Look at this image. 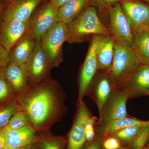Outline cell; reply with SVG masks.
Here are the masks:
<instances>
[{
    "mask_svg": "<svg viewBox=\"0 0 149 149\" xmlns=\"http://www.w3.org/2000/svg\"><path fill=\"white\" fill-rule=\"evenodd\" d=\"M69 1L70 0H50V1L57 6L58 7H60Z\"/></svg>",
    "mask_w": 149,
    "mask_h": 149,
    "instance_id": "cell-35",
    "label": "cell"
},
{
    "mask_svg": "<svg viewBox=\"0 0 149 149\" xmlns=\"http://www.w3.org/2000/svg\"><path fill=\"white\" fill-rule=\"evenodd\" d=\"M11 61L9 52L0 43V71Z\"/></svg>",
    "mask_w": 149,
    "mask_h": 149,
    "instance_id": "cell-33",
    "label": "cell"
},
{
    "mask_svg": "<svg viewBox=\"0 0 149 149\" xmlns=\"http://www.w3.org/2000/svg\"><path fill=\"white\" fill-rule=\"evenodd\" d=\"M142 64L132 47L115 39L113 63L109 73L117 88Z\"/></svg>",
    "mask_w": 149,
    "mask_h": 149,
    "instance_id": "cell-3",
    "label": "cell"
},
{
    "mask_svg": "<svg viewBox=\"0 0 149 149\" xmlns=\"http://www.w3.org/2000/svg\"><path fill=\"white\" fill-rule=\"evenodd\" d=\"M149 123V120L144 121L129 116L121 118L111 121L103 126H96L95 130L97 134L104 138L111 136L116 131L132 125H144Z\"/></svg>",
    "mask_w": 149,
    "mask_h": 149,
    "instance_id": "cell-21",
    "label": "cell"
},
{
    "mask_svg": "<svg viewBox=\"0 0 149 149\" xmlns=\"http://www.w3.org/2000/svg\"><path fill=\"white\" fill-rule=\"evenodd\" d=\"M5 7V4H4L3 3L0 2V19H1V16L3 10Z\"/></svg>",
    "mask_w": 149,
    "mask_h": 149,
    "instance_id": "cell-37",
    "label": "cell"
},
{
    "mask_svg": "<svg viewBox=\"0 0 149 149\" xmlns=\"http://www.w3.org/2000/svg\"><path fill=\"white\" fill-rule=\"evenodd\" d=\"M30 19L27 21H1L0 43L10 52L12 48L24 35L30 32Z\"/></svg>",
    "mask_w": 149,
    "mask_h": 149,
    "instance_id": "cell-13",
    "label": "cell"
},
{
    "mask_svg": "<svg viewBox=\"0 0 149 149\" xmlns=\"http://www.w3.org/2000/svg\"><path fill=\"white\" fill-rule=\"evenodd\" d=\"M65 95L59 84L50 78L35 85L15 97L19 110L26 114L37 132L50 129L66 114Z\"/></svg>",
    "mask_w": 149,
    "mask_h": 149,
    "instance_id": "cell-1",
    "label": "cell"
},
{
    "mask_svg": "<svg viewBox=\"0 0 149 149\" xmlns=\"http://www.w3.org/2000/svg\"><path fill=\"white\" fill-rule=\"evenodd\" d=\"M6 147L5 136L4 128H0V149Z\"/></svg>",
    "mask_w": 149,
    "mask_h": 149,
    "instance_id": "cell-34",
    "label": "cell"
},
{
    "mask_svg": "<svg viewBox=\"0 0 149 149\" xmlns=\"http://www.w3.org/2000/svg\"><path fill=\"white\" fill-rule=\"evenodd\" d=\"M4 128L6 145L10 148L21 149L37 141V132L30 125L15 130Z\"/></svg>",
    "mask_w": 149,
    "mask_h": 149,
    "instance_id": "cell-18",
    "label": "cell"
},
{
    "mask_svg": "<svg viewBox=\"0 0 149 149\" xmlns=\"http://www.w3.org/2000/svg\"><path fill=\"white\" fill-rule=\"evenodd\" d=\"M149 140V123L144 125L129 148L144 149Z\"/></svg>",
    "mask_w": 149,
    "mask_h": 149,
    "instance_id": "cell-28",
    "label": "cell"
},
{
    "mask_svg": "<svg viewBox=\"0 0 149 149\" xmlns=\"http://www.w3.org/2000/svg\"><path fill=\"white\" fill-rule=\"evenodd\" d=\"M98 118L91 114L85 121V129L86 142L89 143L95 137V125Z\"/></svg>",
    "mask_w": 149,
    "mask_h": 149,
    "instance_id": "cell-29",
    "label": "cell"
},
{
    "mask_svg": "<svg viewBox=\"0 0 149 149\" xmlns=\"http://www.w3.org/2000/svg\"><path fill=\"white\" fill-rule=\"evenodd\" d=\"M117 88L128 99L149 95V65H141Z\"/></svg>",
    "mask_w": 149,
    "mask_h": 149,
    "instance_id": "cell-6",
    "label": "cell"
},
{
    "mask_svg": "<svg viewBox=\"0 0 149 149\" xmlns=\"http://www.w3.org/2000/svg\"><path fill=\"white\" fill-rule=\"evenodd\" d=\"M37 42L29 32L19 40L10 52L11 61L26 64L31 58Z\"/></svg>",
    "mask_w": 149,
    "mask_h": 149,
    "instance_id": "cell-19",
    "label": "cell"
},
{
    "mask_svg": "<svg viewBox=\"0 0 149 149\" xmlns=\"http://www.w3.org/2000/svg\"><path fill=\"white\" fill-rule=\"evenodd\" d=\"M21 149H37V146H36V143L32 144V145H30V146H28L25 147Z\"/></svg>",
    "mask_w": 149,
    "mask_h": 149,
    "instance_id": "cell-36",
    "label": "cell"
},
{
    "mask_svg": "<svg viewBox=\"0 0 149 149\" xmlns=\"http://www.w3.org/2000/svg\"><path fill=\"white\" fill-rule=\"evenodd\" d=\"M136 1H140L143 2L145 3H146L147 4L149 5V0H136Z\"/></svg>",
    "mask_w": 149,
    "mask_h": 149,
    "instance_id": "cell-39",
    "label": "cell"
},
{
    "mask_svg": "<svg viewBox=\"0 0 149 149\" xmlns=\"http://www.w3.org/2000/svg\"><path fill=\"white\" fill-rule=\"evenodd\" d=\"M119 149H130L129 148H125V147L122 146H121V147Z\"/></svg>",
    "mask_w": 149,
    "mask_h": 149,
    "instance_id": "cell-41",
    "label": "cell"
},
{
    "mask_svg": "<svg viewBox=\"0 0 149 149\" xmlns=\"http://www.w3.org/2000/svg\"><path fill=\"white\" fill-rule=\"evenodd\" d=\"M107 14L109 21L108 28L111 35L116 40H120L132 47V30L120 2L111 6L108 10Z\"/></svg>",
    "mask_w": 149,
    "mask_h": 149,
    "instance_id": "cell-8",
    "label": "cell"
},
{
    "mask_svg": "<svg viewBox=\"0 0 149 149\" xmlns=\"http://www.w3.org/2000/svg\"><path fill=\"white\" fill-rule=\"evenodd\" d=\"M42 0H14L3 10L1 21H27Z\"/></svg>",
    "mask_w": 149,
    "mask_h": 149,
    "instance_id": "cell-15",
    "label": "cell"
},
{
    "mask_svg": "<svg viewBox=\"0 0 149 149\" xmlns=\"http://www.w3.org/2000/svg\"><path fill=\"white\" fill-rule=\"evenodd\" d=\"M120 3L131 30L149 29V5L136 0L123 1Z\"/></svg>",
    "mask_w": 149,
    "mask_h": 149,
    "instance_id": "cell-14",
    "label": "cell"
},
{
    "mask_svg": "<svg viewBox=\"0 0 149 149\" xmlns=\"http://www.w3.org/2000/svg\"><path fill=\"white\" fill-rule=\"evenodd\" d=\"M144 149H149V140L148 142V143H147L146 146Z\"/></svg>",
    "mask_w": 149,
    "mask_h": 149,
    "instance_id": "cell-40",
    "label": "cell"
},
{
    "mask_svg": "<svg viewBox=\"0 0 149 149\" xmlns=\"http://www.w3.org/2000/svg\"><path fill=\"white\" fill-rule=\"evenodd\" d=\"M59 7L50 1L37 11L30 18V33L37 42L54 25L59 22L58 15Z\"/></svg>",
    "mask_w": 149,
    "mask_h": 149,
    "instance_id": "cell-5",
    "label": "cell"
},
{
    "mask_svg": "<svg viewBox=\"0 0 149 149\" xmlns=\"http://www.w3.org/2000/svg\"><path fill=\"white\" fill-rule=\"evenodd\" d=\"M77 111L67 140V149H81L86 142L85 123L91 114L83 101L77 103Z\"/></svg>",
    "mask_w": 149,
    "mask_h": 149,
    "instance_id": "cell-12",
    "label": "cell"
},
{
    "mask_svg": "<svg viewBox=\"0 0 149 149\" xmlns=\"http://www.w3.org/2000/svg\"><path fill=\"white\" fill-rule=\"evenodd\" d=\"M128 100L125 94L116 88L104 105L95 125L103 126L113 120L128 116L126 108Z\"/></svg>",
    "mask_w": 149,
    "mask_h": 149,
    "instance_id": "cell-9",
    "label": "cell"
},
{
    "mask_svg": "<svg viewBox=\"0 0 149 149\" xmlns=\"http://www.w3.org/2000/svg\"><path fill=\"white\" fill-rule=\"evenodd\" d=\"M35 143L37 149H65L67 140L64 137L54 135L49 129L37 132Z\"/></svg>",
    "mask_w": 149,
    "mask_h": 149,
    "instance_id": "cell-23",
    "label": "cell"
},
{
    "mask_svg": "<svg viewBox=\"0 0 149 149\" xmlns=\"http://www.w3.org/2000/svg\"><path fill=\"white\" fill-rule=\"evenodd\" d=\"M143 126H128L116 131L111 136L116 138L123 147L129 148Z\"/></svg>",
    "mask_w": 149,
    "mask_h": 149,
    "instance_id": "cell-24",
    "label": "cell"
},
{
    "mask_svg": "<svg viewBox=\"0 0 149 149\" xmlns=\"http://www.w3.org/2000/svg\"><path fill=\"white\" fill-rule=\"evenodd\" d=\"M121 146L119 141L111 136L106 137L103 142V148L104 149H119Z\"/></svg>",
    "mask_w": 149,
    "mask_h": 149,
    "instance_id": "cell-32",
    "label": "cell"
},
{
    "mask_svg": "<svg viewBox=\"0 0 149 149\" xmlns=\"http://www.w3.org/2000/svg\"><path fill=\"white\" fill-rule=\"evenodd\" d=\"M5 76L12 88L15 97L29 87L26 64L11 61L4 68Z\"/></svg>",
    "mask_w": 149,
    "mask_h": 149,
    "instance_id": "cell-17",
    "label": "cell"
},
{
    "mask_svg": "<svg viewBox=\"0 0 149 149\" xmlns=\"http://www.w3.org/2000/svg\"><path fill=\"white\" fill-rule=\"evenodd\" d=\"M2 149H12L11 148H8V147H6L5 148H3Z\"/></svg>",
    "mask_w": 149,
    "mask_h": 149,
    "instance_id": "cell-42",
    "label": "cell"
},
{
    "mask_svg": "<svg viewBox=\"0 0 149 149\" xmlns=\"http://www.w3.org/2000/svg\"><path fill=\"white\" fill-rule=\"evenodd\" d=\"M19 110L15 99L0 103V128L5 127L13 115Z\"/></svg>",
    "mask_w": 149,
    "mask_h": 149,
    "instance_id": "cell-25",
    "label": "cell"
},
{
    "mask_svg": "<svg viewBox=\"0 0 149 149\" xmlns=\"http://www.w3.org/2000/svg\"><path fill=\"white\" fill-rule=\"evenodd\" d=\"M12 88L7 80L4 69L0 71V103L15 99Z\"/></svg>",
    "mask_w": 149,
    "mask_h": 149,
    "instance_id": "cell-26",
    "label": "cell"
},
{
    "mask_svg": "<svg viewBox=\"0 0 149 149\" xmlns=\"http://www.w3.org/2000/svg\"><path fill=\"white\" fill-rule=\"evenodd\" d=\"M26 65L29 85H35L50 78L52 68L42 47L41 41L37 42L31 58Z\"/></svg>",
    "mask_w": 149,
    "mask_h": 149,
    "instance_id": "cell-10",
    "label": "cell"
},
{
    "mask_svg": "<svg viewBox=\"0 0 149 149\" xmlns=\"http://www.w3.org/2000/svg\"><path fill=\"white\" fill-rule=\"evenodd\" d=\"M132 47L143 64L149 65V29L132 30Z\"/></svg>",
    "mask_w": 149,
    "mask_h": 149,
    "instance_id": "cell-20",
    "label": "cell"
},
{
    "mask_svg": "<svg viewBox=\"0 0 149 149\" xmlns=\"http://www.w3.org/2000/svg\"><path fill=\"white\" fill-rule=\"evenodd\" d=\"M98 35L93 36L79 74L77 102L83 101L88 86L97 72L96 48Z\"/></svg>",
    "mask_w": 149,
    "mask_h": 149,
    "instance_id": "cell-11",
    "label": "cell"
},
{
    "mask_svg": "<svg viewBox=\"0 0 149 149\" xmlns=\"http://www.w3.org/2000/svg\"><path fill=\"white\" fill-rule=\"evenodd\" d=\"M89 0H70L59 7V21L69 24L88 6Z\"/></svg>",
    "mask_w": 149,
    "mask_h": 149,
    "instance_id": "cell-22",
    "label": "cell"
},
{
    "mask_svg": "<svg viewBox=\"0 0 149 149\" xmlns=\"http://www.w3.org/2000/svg\"><path fill=\"white\" fill-rule=\"evenodd\" d=\"M132 0H89L88 6H93L100 12H107L109 8L116 3Z\"/></svg>",
    "mask_w": 149,
    "mask_h": 149,
    "instance_id": "cell-30",
    "label": "cell"
},
{
    "mask_svg": "<svg viewBox=\"0 0 149 149\" xmlns=\"http://www.w3.org/2000/svg\"><path fill=\"white\" fill-rule=\"evenodd\" d=\"M104 139L102 136L96 134L93 141L85 143L81 149H103V142Z\"/></svg>",
    "mask_w": 149,
    "mask_h": 149,
    "instance_id": "cell-31",
    "label": "cell"
},
{
    "mask_svg": "<svg viewBox=\"0 0 149 149\" xmlns=\"http://www.w3.org/2000/svg\"><path fill=\"white\" fill-rule=\"evenodd\" d=\"M1 1L3 2L4 4L8 5L10 3L12 2L13 0H1Z\"/></svg>",
    "mask_w": 149,
    "mask_h": 149,
    "instance_id": "cell-38",
    "label": "cell"
},
{
    "mask_svg": "<svg viewBox=\"0 0 149 149\" xmlns=\"http://www.w3.org/2000/svg\"><path fill=\"white\" fill-rule=\"evenodd\" d=\"M30 125L26 114L21 111L17 112L9 120L5 128L11 130L18 129Z\"/></svg>",
    "mask_w": 149,
    "mask_h": 149,
    "instance_id": "cell-27",
    "label": "cell"
},
{
    "mask_svg": "<svg viewBox=\"0 0 149 149\" xmlns=\"http://www.w3.org/2000/svg\"><path fill=\"white\" fill-rule=\"evenodd\" d=\"M111 35L109 29L100 19L97 9L91 6L67 25L66 42L69 43L83 42L91 35Z\"/></svg>",
    "mask_w": 149,
    "mask_h": 149,
    "instance_id": "cell-2",
    "label": "cell"
},
{
    "mask_svg": "<svg viewBox=\"0 0 149 149\" xmlns=\"http://www.w3.org/2000/svg\"><path fill=\"white\" fill-rule=\"evenodd\" d=\"M67 36V24L59 22L41 40V46L52 68L58 66L63 61L62 47Z\"/></svg>",
    "mask_w": 149,
    "mask_h": 149,
    "instance_id": "cell-4",
    "label": "cell"
},
{
    "mask_svg": "<svg viewBox=\"0 0 149 149\" xmlns=\"http://www.w3.org/2000/svg\"><path fill=\"white\" fill-rule=\"evenodd\" d=\"M115 39L111 35H98L96 48L97 72L109 73L114 58Z\"/></svg>",
    "mask_w": 149,
    "mask_h": 149,
    "instance_id": "cell-16",
    "label": "cell"
},
{
    "mask_svg": "<svg viewBox=\"0 0 149 149\" xmlns=\"http://www.w3.org/2000/svg\"><path fill=\"white\" fill-rule=\"evenodd\" d=\"M116 88L109 73L97 72L88 86L85 96L95 101L100 113L104 105Z\"/></svg>",
    "mask_w": 149,
    "mask_h": 149,
    "instance_id": "cell-7",
    "label": "cell"
},
{
    "mask_svg": "<svg viewBox=\"0 0 149 149\" xmlns=\"http://www.w3.org/2000/svg\"><path fill=\"white\" fill-rule=\"evenodd\" d=\"M14 1V0H13ZM42 1H45V0H42Z\"/></svg>",
    "mask_w": 149,
    "mask_h": 149,
    "instance_id": "cell-43",
    "label": "cell"
}]
</instances>
